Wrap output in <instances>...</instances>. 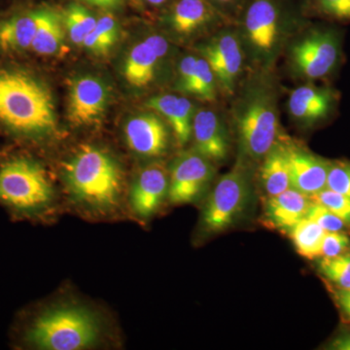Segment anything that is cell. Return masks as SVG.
<instances>
[{"label": "cell", "instance_id": "1", "mask_svg": "<svg viewBox=\"0 0 350 350\" xmlns=\"http://www.w3.org/2000/svg\"><path fill=\"white\" fill-rule=\"evenodd\" d=\"M246 81L232 108L241 153L262 161L280 137L278 92L269 69L258 68Z\"/></svg>", "mask_w": 350, "mask_h": 350}, {"label": "cell", "instance_id": "2", "mask_svg": "<svg viewBox=\"0 0 350 350\" xmlns=\"http://www.w3.org/2000/svg\"><path fill=\"white\" fill-rule=\"evenodd\" d=\"M0 123L27 135L56 130L54 101L48 88L23 71H0Z\"/></svg>", "mask_w": 350, "mask_h": 350}, {"label": "cell", "instance_id": "3", "mask_svg": "<svg viewBox=\"0 0 350 350\" xmlns=\"http://www.w3.org/2000/svg\"><path fill=\"white\" fill-rule=\"evenodd\" d=\"M296 21L292 0H245L236 25L246 56L257 68H271Z\"/></svg>", "mask_w": 350, "mask_h": 350}, {"label": "cell", "instance_id": "4", "mask_svg": "<svg viewBox=\"0 0 350 350\" xmlns=\"http://www.w3.org/2000/svg\"><path fill=\"white\" fill-rule=\"evenodd\" d=\"M64 175L73 196L100 208L114 206L121 193L118 163L107 152L83 146L64 165Z\"/></svg>", "mask_w": 350, "mask_h": 350}, {"label": "cell", "instance_id": "5", "mask_svg": "<svg viewBox=\"0 0 350 350\" xmlns=\"http://www.w3.org/2000/svg\"><path fill=\"white\" fill-rule=\"evenodd\" d=\"M100 335L96 317L87 308L68 306L53 308L34 320L27 340L47 350H78L94 345Z\"/></svg>", "mask_w": 350, "mask_h": 350}, {"label": "cell", "instance_id": "6", "mask_svg": "<svg viewBox=\"0 0 350 350\" xmlns=\"http://www.w3.org/2000/svg\"><path fill=\"white\" fill-rule=\"evenodd\" d=\"M52 199L47 174L31 159L15 158L0 167V200L19 211H36Z\"/></svg>", "mask_w": 350, "mask_h": 350}, {"label": "cell", "instance_id": "7", "mask_svg": "<svg viewBox=\"0 0 350 350\" xmlns=\"http://www.w3.org/2000/svg\"><path fill=\"white\" fill-rule=\"evenodd\" d=\"M340 57V38L331 27H314L292 42L288 64L297 77L322 79L337 68Z\"/></svg>", "mask_w": 350, "mask_h": 350}, {"label": "cell", "instance_id": "8", "mask_svg": "<svg viewBox=\"0 0 350 350\" xmlns=\"http://www.w3.org/2000/svg\"><path fill=\"white\" fill-rule=\"evenodd\" d=\"M250 174L243 163L220 177L202 213L204 232L218 234L231 227L250 200Z\"/></svg>", "mask_w": 350, "mask_h": 350}, {"label": "cell", "instance_id": "9", "mask_svg": "<svg viewBox=\"0 0 350 350\" xmlns=\"http://www.w3.org/2000/svg\"><path fill=\"white\" fill-rule=\"evenodd\" d=\"M227 25L214 32L211 38L200 45V56L206 59L217 80L219 92L232 96L243 75L246 54L238 29Z\"/></svg>", "mask_w": 350, "mask_h": 350}, {"label": "cell", "instance_id": "10", "mask_svg": "<svg viewBox=\"0 0 350 350\" xmlns=\"http://www.w3.org/2000/svg\"><path fill=\"white\" fill-rule=\"evenodd\" d=\"M214 163L198 151H189L172 163L167 198L174 204L194 202L213 180Z\"/></svg>", "mask_w": 350, "mask_h": 350}, {"label": "cell", "instance_id": "11", "mask_svg": "<svg viewBox=\"0 0 350 350\" xmlns=\"http://www.w3.org/2000/svg\"><path fill=\"white\" fill-rule=\"evenodd\" d=\"M167 22L180 38H191L202 31H217L234 24L208 0H174Z\"/></svg>", "mask_w": 350, "mask_h": 350}, {"label": "cell", "instance_id": "12", "mask_svg": "<svg viewBox=\"0 0 350 350\" xmlns=\"http://www.w3.org/2000/svg\"><path fill=\"white\" fill-rule=\"evenodd\" d=\"M108 92L105 83L91 75L71 80L69 86L68 119L72 125L90 126L105 114Z\"/></svg>", "mask_w": 350, "mask_h": 350}, {"label": "cell", "instance_id": "13", "mask_svg": "<svg viewBox=\"0 0 350 350\" xmlns=\"http://www.w3.org/2000/svg\"><path fill=\"white\" fill-rule=\"evenodd\" d=\"M169 43L163 36L154 34L133 46L124 64L126 81L137 89H144L155 81L161 62L169 52Z\"/></svg>", "mask_w": 350, "mask_h": 350}, {"label": "cell", "instance_id": "14", "mask_svg": "<svg viewBox=\"0 0 350 350\" xmlns=\"http://www.w3.org/2000/svg\"><path fill=\"white\" fill-rule=\"evenodd\" d=\"M338 103L336 91L330 87L308 83L296 88L290 94L288 111L296 123L312 126L324 121L335 111Z\"/></svg>", "mask_w": 350, "mask_h": 350}, {"label": "cell", "instance_id": "15", "mask_svg": "<svg viewBox=\"0 0 350 350\" xmlns=\"http://www.w3.org/2000/svg\"><path fill=\"white\" fill-rule=\"evenodd\" d=\"M192 135L196 151L213 163L224 162L231 148L224 119L211 108H200L193 119Z\"/></svg>", "mask_w": 350, "mask_h": 350}, {"label": "cell", "instance_id": "16", "mask_svg": "<svg viewBox=\"0 0 350 350\" xmlns=\"http://www.w3.org/2000/svg\"><path fill=\"white\" fill-rule=\"evenodd\" d=\"M291 188L312 197L327 188L331 162L287 142Z\"/></svg>", "mask_w": 350, "mask_h": 350}, {"label": "cell", "instance_id": "17", "mask_svg": "<svg viewBox=\"0 0 350 350\" xmlns=\"http://www.w3.org/2000/svg\"><path fill=\"white\" fill-rule=\"evenodd\" d=\"M129 147L145 157H158L167 151L169 131L162 118L153 113L138 115L129 120L125 126Z\"/></svg>", "mask_w": 350, "mask_h": 350}, {"label": "cell", "instance_id": "18", "mask_svg": "<svg viewBox=\"0 0 350 350\" xmlns=\"http://www.w3.org/2000/svg\"><path fill=\"white\" fill-rule=\"evenodd\" d=\"M170 174L165 165L154 163L138 174L131 192L133 211L149 217L155 213L169 193Z\"/></svg>", "mask_w": 350, "mask_h": 350}, {"label": "cell", "instance_id": "19", "mask_svg": "<svg viewBox=\"0 0 350 350\" xmlns=\"http://www.w3.org/2000/svg\"><path fill=\"white\" fill-rule=\"evenodd\" d=\"M312 199L293 188L282 194L267 198L264 206V222L269 227L289 232L295 225L305 218Z\"/></svg>", "mask_w": 350, "mask_h": 350}, {"label": "cell", "instance_id": "20", "mask_svg": "<svg viewBox=\"0 0 350 350\" xmlns=\"http://www.w3.org/2000/svg\"><path fill=\"white\" fill-rule=\"evenodd\" d=\"M146 105L167 122L174 131L177 144L180 146L188 144L192 137L193 119L196 112L192 101L185 96L163 94L151 98Z\"/></svg>", "mask_w": 350, "mask_h": 350}, {"label": "cell", "instance_id": "21", "mask_svg": "<svg viewBox=\"0 0 350 350\" xmlns=\"http://www.w3.org/2000/svg\"><path fill=\"white\" fill-rule=\"evenodd\" d=\"M258 176L260 185L267 198L275 197L291 188L287 142L278 140L275 146L262 158Z\"/></svg>", "mask_w": 350, "mask_h": 350}, {"label": "cell", "instance_id": "22", "mask_svg": "<svg viewBox=\"0 0 350 350\" xmlns=\"http://www.w3.org/2000/svg\"><path fill=\"white\" fill-rule=\"evenodd\" d=\"M36 29V11L4 21L0 24V51L14 52L31 49Z\"/></svg>", "mask_w": 350, "mask_h": 350}, {"label": "cell", "instance_id": "23", "mask_svg": "<svg viewBox=\"0 0 350 350\" xmlns=\"http://www.w3.org/2000/svg\"><path fill=\"white\" fill-rule=\"evenodd\" d=\"M38 29L31 49L42 56L57 54L63 46L64 31L61 18L48 9L36 11Z\"/></svg>", "mask_w": 350, "mask_h": 350}, {"label": "cell", "instance_id": "24", "mask_svg": "<svg viewBox=\"0 0 350 350\" xmlns=\"http://www.w3.org/2000/svg\"><path fill=\"white\" fill-rule=\"evenodd\" d=\"M326 231H324L314 221L303 218L288 232L293 241L297 252L301 256L308 260H314L320 257L322 243Z\"/></svg>", "mask_w": 350, "mask_h": 350}, {"label": "cell", "instance_id": "25", "mask_svg": "<svg viewBox=\"0 0 350 350\" xmlns=\"http://www.w3.org/2000/svg\"><path fill=\"white\" fill-rule=\"evenodd\" d=\"M218 92V83L213 69L204 57H198L194 75L183 93L192 94L204 103H213L217 98Z\"/></svg>", "mask_w": 350, "mask_h": 350}, {"label": "cell", "instance_id": "26", "mask_svg": "<svg viewBox=\"0 0 350 350\" xmlns=\"http://www.w3.org/2000/svg\"><path fill=\"white\" fill-rule=\"evenodd\" d=\"M118 38V24L111 14H105L98 19L93 31L83 42V46L96 55H107Z\"/></svg>", "mask_w": 350, "mask_h": 350}, {"label": "cell", "instance_id": "27", "mask_svg": "<svg viewBox=\"0 0 350 350\" xmlns=\"http://www.w3.org/2000/svg\"><path fill=\"white\" fill-rule=\"evenodd\" d=\"M96 22L98 20L80 4H71L64 14L66 31L76 45H83L90 32L93 31Z\"/></svg>", "mask_w": 350, "mask_h": 350}, {"label": "cell", "instance_id": "28", "mask_svg": "<svg viewBox=\"0 0 350 350\" xmlns=\"http://www.w3.org/2000/svg\"><path fill=\"white\" fill-rule=\"evenodd\" d=\"M319 269L322 275L340 289H350V253L332 258H320Z\"/></svg>", "mask_w": 350, "mask_h": 350}, {"label": "cell", "instance_id": "29", "mask_svg": "<svg viewBox=\"0 0 350 350\" xmlns=\"http://www.w3.org/2000/svg\"><path fill=\"white\" fill-rule=\"evenodd\" d=\"M304 11L325 19L350 22V0H303Z\"/></svg>", "mask_w": 350, "mask_h": 350}, {"label": "cell", "instance_id": "30", "mask_svg": "<svg viewBox=\"0 0 350 350\" xmlns=\"http://www.w3.org/2000/svg\"><path fill=\"white\" fill-rule=\"evenodd\" d=\"M310 199L323 204L350 228V199L349 198L326 188L317 194L312 196Z\"/></svg>", "mask_w": 350, "mask_h": 350}, {"label": "cell", "instance_id": "31", "mask_svg": "<svg viewBox=\"0 0 350 350\" xmlns=\"http://www.w3.org/2000/svg\"><path fill=\"white\" fill-rule=\"evenodd\" d=\"M306 217L314 221L326 232H345L349 228L326 206L313 200L308 207Z\"/></svg>", "mask_w": 350, "mask_h": 350}, {"label": "cell", "instance_id": "32", "mask_svg": "<svg viewBox=\"0 0 350 350\" xmlns=\"http://www.w3.org/2000/svg\"><path fill=\"white\" fill-rule=\"evenodd\" d=\"M327 188L350 199V163L331 162L327 176Z\"/></svg>", "mask_w": 350, "mask_h": 350}, {"label": "cell", "instance_id": "33", "mask_svg": "<svg viewBox=\"0 0 350 350\" xmlns=\"http://www.w3.org/2000/svg\"><path fill=\"white\" fill-rule=\"evenodd\" d=\"M349 237L345 232H326L319 258H332L349 252Z\"/></svg>", "mask_w": 350, "mask_h": 350}, {"label": "cell", "instance_id": "34", "mask_svg": "<svg viewBox=\"0 0 350 350\" xmlns=\"http://www.w3.org/2000/svg\"><path fill=\"white\" fill-rule=\"evenodd\" d=\"M208 1L213 3L221 13L224 14L226 17L234 21L236 24L237 18L245 0H208Z\"/></svg>", "mask_w": 350, "mask_h": 350}, {"label": "cell", "instance_id": "35", "mask_svg": "<svg viewBox=\"0 0 350 350\" xmlns=\"http://www.w3.org/2000/svg\"><path fill=\"white\" fill-rule=\"evenodd\" d=\"M335 299L338 308L350 322V289L337 288L335 291Z\"/></svg>", "mask_w": 350, "mask_h": 350}, {"label": "cell", "instance_id": "36", "mask_svg": "<svg viewBox=\"0 0 350 350\" xmlns=\"http://www.w3.org/2000/svg\"><path fill=\"white\" fill-rule=\"evenodd\" d=\"M78 1L85 2L90 5L100 7V8L111 9L118 6L122 0H78Z\"/></svg>", "mask_w": 350, "mask_h": 350}, {"label": "cell", "instance_id": "37", "mask_svg": "<svg viewBox=\"0 0 350 350\" xmlns=\"http://www.w3.org/2000/svg\"><path fill=\"white\" fill-rule=\"evenodd\" d=\"M332 349L338 350H350V335L337 338L332 345Z\"/></svg>", "mask_w": 350, "mask_h": 350}, {"label": "cell", "instance_id": "38", "mask_svg": "<svg viewBox=\"0 0 350 350\" xmlns=\"http://www.w3.org/2000/svg\"><path fill=\"white\" fill-rule=\"evenodd\" d=\"M149 5L153 7H161L165 5L170 0H145Z\"/></svg>", "mask_w": 350, "mask_h": 350}]
</instances>
